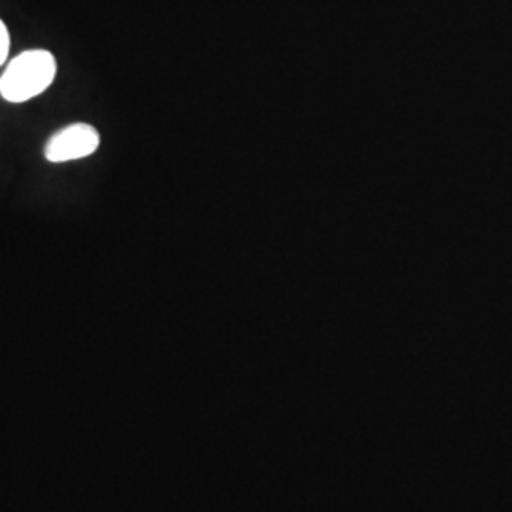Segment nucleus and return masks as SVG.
I'll return each mask as SVG.
<instances>
[{"mask_svg":"<svg viewBox=\"0 0 512 512\" xmlns=\"http://www.w3.org/2000/svg\"><path fill=\"white\" fill-rule=\"evenodd\" d=\"M57 73L54 55L46 50H29L14 57L0 76V95L8 103H25L46 92Z\"/></svg>","mask_w":512,"mask_h":512,"instance_id":"obj_1","label":"nucleus"},{"mask_svg":"<svg viewBox=\"0 0 512 512\" xmlns=\"http://www.w3.org/2000/svg\"><path fill=\"white\" fill-rule=\"evenodd\" d=\"M101 137L97 129L90 124H73L59 129L44 148V156L52 164H63L71 160H80L92 156L99 148Z\"/></svg>","mask_w":512,"mask_h":512,"instance_id":"obj_2","label":"nucleus"},{"mask_svg":"<svg viewBox=\"0 0 512 512\" xmlns=\"http://www.w3.org/2000/svg\"><path fill=\"white\" fill-rule=\"evenodd\" d=\"M8 52H10V35H8L6 25H4L2 19H0V67L4 65V61H6V57H8Z\"/></svg>","mask_w":512,"mask_h":512,"instance_id":"obj_3","label":"nucleus"}]
</instances>
